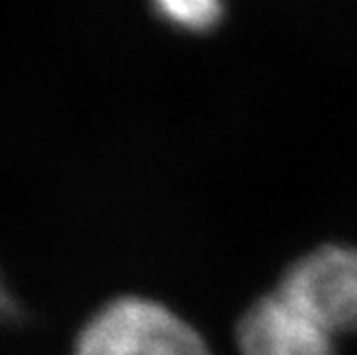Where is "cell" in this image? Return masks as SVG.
Wrapping results in <instances>:
<instances>
[{
    "label": "cell",
    "mask_w": 357,
    "mask_h": 355,
    "mask_svg": "<svg viewBox=\"0 0 357 355\" xmlns=\"http://www.w3.org/2000/svg\"><path fill=\"white\" fill-rule=\"evenodd\" d=\"M334 337L357 330V249L325 245L295 261L279 286Z\"/></svg>",
    "instance_id": "7a4b0ae2"
},
{
    "label": "cell",
    "mask_w": 357,
    "mask_h": 355,
    "mask_svg": "<svg viewBox=\"0 0 357 355\" xmlns=\"http://www.w3.org/2000/svg\"><path fill=\"white\" fill-rule=\"evenodd\" d=\"M74 355H212L187 321L148 298H118L81 330Z\"/></svg>",
    "instance_id": "6da1fadb"
},
{
    "label": "cell",
    "mask_w": 357,
    "mask_h": 355,
    "mask_svg": "<svg viewBox=\"0 0 357 355\" xmlns=\"http://www.w3.org/2000/svg\"><path fill=\"white\" fill-rule=\"evenodd\" d=\"M19 312L17 302L10 296V291L5 289L3 282H0V319H14Z\"/></svg>",
    "instance_id": "5b68a950"
},
{
    "label": "cell",
    "mask_w": 357,
    "mask_h": 355,
    "mask_svg": "<svg viewBox=\"0 0 357 355\" xmlns=\"http://www.w3.org/2000/svg\"><path fill=\"white\" fill-rule=\"evenodd\" d=\"M226 0H153L157 14L166 24L187 33L212 30L224 17Z\"/></svg>",
    "instance_id": "277c9868"
},
{
    "label": "cell",
    "mask_w": 357,
    "mask_h": 355,
    "mask_svg": "<svg viewBox=\"0 0 357 355\" xmlns=\"http://www.w3.org/2000/svg\"><path fill=\"white\" fill-rule=\"evenodd\" d=\"M242 355H334V335L286 293L265 296L238 326Z\"/></svg>",
    "instance_id": "3957f363"
}]
</instances>
